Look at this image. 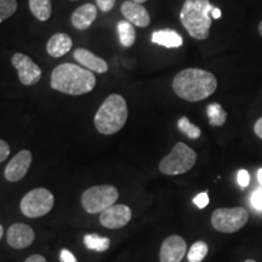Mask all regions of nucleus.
Instances as JSON below:
<instances>
[{"instance_id":"obj_1","label":"nucleus","mask_w":262,"mask_h":262,"mask_svg":"<svg viewBox=\"0 0 262 262\" xmlns=\"http://www.w3.org/2000/svg\"><path fill=\"white\" fill-rule=\"evenodd\" d=\"M217 79L210 72L201 68H187L180 73L172 80V89L182 100L188 102L203 101L216 91Z\"/></svg>"},{"instance_id":"obj_2","label":"nucleus","mask_w":262,"mask_h":262,"mask_svg":"<svg viewBox=\"0 0 262 262\" xmlns=\"http://www.w3.org/2000/svg\"><path fill=\"white\" fill-rule=\"evenodd\" d=\"M50 85L54 90L62 94L80 96L94 90L96 77L86 68L74 63H62L51 73Z\"/></svg>"},{"instance_id":"obj_3","label":"nucleus","mask_w":262,"mask_h":262,"mask_svg":"<svg viewBox=\"0 0 262 262\" xmlns=\"http://www.w3.org/2000/svg\"><path fill=\"white\" fill-rule=\"evenodd\" d=\"M212 8L209 0H186L183 3L180 19L192 38L204 40L209 37Z\"/></svg>"},{"instance_id":"obj_4","label":"nucleus","mask_w":262,"mask_h":262,"mask_svg":"<svg viewBox=\"0 0 262 262\" xmlns=\"http://www.w3.org/2000/svg\"><path fill=\"white\" fill-rule=\"evenodd\" d=\"M127 120V104L122 95H110L95 114L94 124L102 135H113L120 131Z\"/></svg>"},{"instance_id":"obj_5","label":"nucleus","mask_w":262,"mask_h":262,"mask_svg":"<svg viewBox=\"0 0 262 262\" xmlns=\"http://www.w3.org/2000/svg\"><path fill=\"white\" fill-rule=\"evenodd\" d=\"M196 162V153L183 142H178L171 152L159 163V170L164 175L176 176L191 170Z\"/></svg>"},{"instance_id":"obj_6","label":"nucleus","mask_w":262,"mask_h":262,"mask_svg":"<svg viewBox=\"0 0 262 262\" xmlns=\"http://www.w3.org/2000/svg\"><path fill=\"white\" fill-rule=\"evenodd\" d=\"M119 193L114 186L100 185L88 188L81 194V205L89 214H101L107 208L116 204Z\"/></svg>"},{"instance_id":"obj_7","label":"nucleus","mask_w":262,"mask_h":262,"mask_svg":"<svg viewBox=\"0 0 262 262\" xmlns=\"http://www.w3.org/2000/svg\"><path fill=\"white\" fill-rule=\"evenodd\" d=\"M55 204L54 194L47 188H34L26 193L19 203L22 214L29 219L41 217L52 210Z\"/></svg>"},{"instance_id":"obj_8","label":"nucleus","mask_w":262,"mask_h":262,"mask_svg":"<svg viewBox=\"0 0 262 262\" xmlns=\"http://www.w3.org/2000/svg\"><path fill=\"white\" fill-rule=\"evenodd\" d=\"M248 220L249 212L242 206L216 209L211 215L212 227L221 233H234L243 228Z\"/></svg>"},{"instance_id":"obj_9","label":"nucleus","mask_w":262,"mask_h":262,"mask_svg":"<svg viewBox=\"0 0 262 262\" xmlns=\"http://www.w3.org/2000/svg\"><path fill=\"white\" fill-rule=\"evenodd\" d=\"M12 66L18 72L19 81L26 86L35 85L41 78V70L38 64L32 61V58L25 54H15L11 58Z\"/></svg>"},{"instance_id":"obj_10","label":"nucleus","mask_w":262,"mask_h":262,"mask_svg":"<svg viewBox=\"0 0 262 262\" xmlns=\"http://www.w3.org/2000/svg\"><path fill=\"white\" fill-rule=\"evenodd\" d=\"M133 211L127 205L114 204L100 214V222L108 229H118L129 224Z\"/></svg>"},{"instance_id":"obj_11","label":"nucleus","mask_w":262,"mask_h":262,"mask_svg":"<svg viewBox=\"0 0 262 262\" xmlns=\"http://www.w3.org/2000/svg\"><path fill=\"white\" fill-rule=\"evenodd\" d=\"M33 160L32 152L28 149L19 150L14 158L6 165L4 175L9 182H18L25 178L28 172Z\"/></svg>"},{"instance_id":"obj_12","label":"nucleus","mask_w":262,"mask_h":262,"mask_svg":"<svg viewBox=\"0 0 262 262\" xmlns=\"http://www.w3.org/2000/svg\"><path fill=\"white\" fill-rule=\"evenodd\" d=\"M187 253V243L181 235H170L160 247V262H181Z\"/></svg>"},{"instance_id":"obj_13","label":"nucleus","mask_w":262,"mask_h":262,"mask_svg":"<svg viewBox=\"0 0 262 262\" xmlns=\"http://www.w3.org/2000/svg\"><path fill=\"white\" fill-rule=\"evenodd\" d=\"M35 239V233L31 226L26 224L11 225L6 232L8 244L14 249H26L32 245Z\"/></svg>"},{"instance_id":"obj_14","label":"nucleus","mask_w":262,"mask_h":262,"mask_svg":"<svg viewBox=\"0 0 262 262\" xmlns=\"http://www.w3.org/2000/svg\"><path fill=\"white\" fill-rule=\"evenodd\" d=\"M120 11L126 21L140 28L148 27L150 24V17L148 11L143 8L142 4H137L133 0H126L123 3Z\"/></svg>"},{"instance_id":"obj_15","label":"nucleus","mask_w":262,"mask_h":262,"mask_svg":"<svg viewBox=\"0 0 262 262\" xmlns=\"http://www.w3.org/2000/svg\"><path fill=\"white\" fill-rule=\"evenodd\" d=\"M73 57L81 64V67L86 68L95 73L103 74L108 71V63L103 58L96 56L93 52L86 50V49L78 48L74 50Z\"/></svg>"},{"instance_id":"obj_16","label":"nucleus","mask_w":262,"mask_h":262,"mask_svg":"<svg viewBox=\"0 0 262 262\" xmlns=\"http://www.w3.org/2000/svg\"><path fill=\"white\" fill-rule=\"evenodd\" d=\"M97 17V8L94 4H84L72 14V25L79 31H85L94 24Z\"/></svg>"},{"instance_id":"obj_17","label":"nucleus","mask_w":262,"mask_h":262,"mask_svg":"<svg viewBox=\"0 0 262 262\" xmlns=\"http://www.w3.org/2000/svg\"><path fill=\"white\" fill-rule=\"evenodd\" d=\"M73 47V41L68 34L64 33H56L49 39L47 44V51L51 57L58 58L64 56L66 54L71 51Z\"/></svg>"},{"instance_id":"obj_18","label":"nucleus","mask_w":262,"mask_h":262,"mask_svg":"<svg viewBox=\"0 0 262 262\" xmlns=\"http://www.w3.org/2000/svg\"><path fill=\"white\" fill-rule=\"evenodd\" d=\"M152 41L166 49H176L183 44V39L181 35L176 31H171V29L156 31L152 34Z\"/></svg>"},{"instance_id":"obj_19","label":"nucleus","mask_w":262,"mask_h":262,"mask_svg":"<svg viewBox=\"0 0 262 262\" xmlns=\"http://www.w3.org/2000/svg\"><path fill=\"white\" fill-rule=\"evenodd\" d=\"M29 9L35 18L39 21H48L51 17V0H29Z\"/></svg>"},{"instance_id":"obj_20","label":"nucleus","mask_w":262,"mask_h":262,"mask_svg":"<svg viewBox=\"0 0 262 262\" xmlns=\"http://www.w3.org/2000/svg\"><path fill=\"white\" fill-rule=\"evenodd\" d=\"M118 35H119V41L124 48H131L135 44L136 32L134 25L129 21H120L117 27Z\"/></svg>"},{"instance_id":"obj_21","label":"nucleus","mask_w":262,"mask_h":262,"mask_svg":"<svg viewBox=\"0 0 262 262\" xmlns=\"http://www.w3.org/2000/svg\"><path fill=\"white\" fill-rule=\"evenodd\" d=\"M84 244L89 250L98 251V253H103L110 249L111 247V239L107 237H100L96 233H90L84 235Z\"/></svg>"},{"instance_id":"obj_22","label":"nucleus","mask_w":262,"mask_h":262,"mask_svg":"<svg viewBox=\"0 0 262 262\" xmlns=\"http://www.w3.org/2000/svg\"><path fill=\"white\" fill-rule=\"evenodd\" d=\"M206 114L209 118V124L211 126H222L227 120V113L219 103H210L206 107Z\"/></svg>"},{"instance_id":"obj_23","label":"nucleus","mask_w":262,"mask_h":262,"mask_svg":"<svg viewBox=\"0 0 262 262\" xmlns=\"http://www.w3.org/2000/svg\"><path fill=\"white\" fill-rule=\"evenodd\" d=\"M178 127L182 134H185V135L188 137V139L195 140V139H199L202 135V130L196 125H194V124L189 122L187 117L180 118L178 122Z\"/></svg>"},{"instance_id":"obj_24","label":"nucleus","mask_w":262,"mask_h":262,"mask_svg":"<svg viewBox=\"0 0 262 262\" xmlns=\"http://www.w3.org/2000/svg\"><path fill=\"white\" fill-rule=\"evenodd\" d=\"M208 244L202 241L195 242L187 253L188 262H202L205 258L206 255H208Z\"/></svg>"},{"instance_id":"obj_25","label":"nucleus","mask_w":262,"mask_h":262,"mask_svg":"<svg viewBox=\"0 0 262 262\" xmlns=\"http://www.w3.org/2000/svg\"><path fill=\"white\" fill-rule=\"evenodd\" d=\"M17 10V0H0V24L11 17Z\"/></svg>"},{"instance_id":"obj_26","label":"nucleus","mask_w":262,"mask_h":262,"mask_svg":"<svg viewBox=\"0 0 262 262\" xmlns=\"http://www.w3.org/2000/svg\"><path fill=\"white\" fill-rule=\"evenodd\" d=\"M193 203H194V204L198 206L199 209L206 208V206H208V204H209V195H208V193H206V192L199 193V194L196 195L194 199H193Z\"/></svg>"},{"instance_id":"obj_27","label":"nucleus","mask_w":262,"mask_h":262,"mask_svg":"<svg viewBox=\"0 0 262 262\" xmlns=\"http://www.w3.org/2000/svg\"><path fill=\"white\" fill-rule=\"evenodd\" d=\"M117 0H96L97 8L101 10L102 12H108L111 11L116 5Z\"/></svg>"},{"instance_id":"obj_28","label":"nucleus","mask_w":262,"mask_h":262,"mask_svg":"<svg viewBox=\"0 0 262 262\" xmlns=\"http://www.w3.org/2000/svg\"><path fill=\"white\" fill-rule=\"evenodd\" d=\"M251 204L255 209L262 211V188H258L254 192V194L251 195Z\"/></svg>"},{"instance_id":"obj_29","label":"nucleus","mask_w":262,"mask_h":262,"mask_svg":"<svg viewBox=\"0 0 262 262\" xmlns=\"http://www.w3.org/2000/svg\"><path fill=\"white\" fill-rule=\"evenodd\" d=\"M237 180H238L239 186H241L242 188H245V187H248L249 182H250V175H249V172L247 171V170H241V171L238 172Z\"/></svg>"},{"instance_id":"obj_30","label":"nucleus","mask_w":262,"mask_h":262,"mask_svg":"<svg viewBox=\"0 0 262 262\" xmlns=\"http://www.w3.org/2000/svg\"><path fill=\"white\" fill-rule=\"evenodd\" d=\"M9 155H10V146L8 145V142L0 140V163L5 162Z\"/></svg>"},{"instance_id":"obj_31","label":"nucleus","mask_w":262,"mask_h":262,"mask_svg":"<svg viewBox=\"0 0 262 262\" xmlns=\"http://www.w3.org/2000/svg\"><path fill=\"white\" fill-rule=\"evenodd\" d=\"M60 260L61 262H77V258H75L74 255L70 250H66V249L61 251Z\"/></svg>"},{"instance_id":"obj_32","label":"nucleus","mask_w":262,"mask_h":262,"mask_svg":"<svg viewBox=\"0 0 262 262\" xmlns=\"http://www.w3.org/2000/svg\"><path fill=\"white\" fill-rule=\"evenodd\" d=\"M254 131H255V135H256L258 139L262 140V117L260 119H257V122L255 123Z\"/></svg>"},{"instance_id":"obj_33","label":"nucleus","mask_w":262,"mask_h":262,"mask_svg":"<svg viewBox=\"0 0 262 262\" xmlns=\"http://www.w3.org/2000/svg\"><path fill=\"white\" fill-rule=\"evenodd\" d=\"M25 262H47V260H45V257L42 256V255L34 254L31 255L28 258H26Z\"/></svg>"},{"instance_id":"obj_34","label":"nucleus","mask_w":262,"mask_h":262,"mask_svg":"<svg viewBox=\"0 0 262 262\" xmlns=\"http://www.w3.org/2000/svg\"><path fill=\"white\" fill-rule=\"evenodd\" d=\"M221 10L217 9V8H212L211 10V17L215 18V19H219L221 17Z\"/></svg>"},{"instance_id":"obj_35","label":"nucleus","mask_w":262,"mask_h":262,"mask_svg":"<svg viewBox=\"0 0 262 262\" xmlns=\"http://www.w3.org/2000/svg\"><path fill=\"white\" fill-rule=\"evenodd\" d=\"M257 180H258V182H260V185H262V168L258 170V172H257Z\"/></svg>"},{"instance_id":"obj_36","label":"nucleus","mask_w":262,"mask_h":262,"mask_svg":"<svg viewBox=\"0 0 262 262\" xmlns=\"http://www.w3.org/2000/svg\"><path fill=\"white\" fill-rule=\"evenodd\" d=\"M3 235H4V227H3V226L0 225V241H2Z\"/></svg>"},{"instance_id":"obj_37","label":"nucleus","mask_w":262,"mask_h":262,"mask_svg":"<svg viewBox=\"0 0 262 262\" xmlns=\"http://www.w3.org/2000/svg\"><path fill=\"white\" fill-rule=\"evenodd\" d=\"M133 2L137 3V4H143V3H146L147 0H133Z\"/></svg>"},{"instance_id":"obj_38","label":"nucleus","mask_w":262,"mask_h":262,"mask_svg":"<svg viewBox=\"0 0 262 262\" xmlns=\"http://www.w3.org/2000/svg\"><path fill=\"white\" fill-rule=\"evenodd\" d=\"M258 33H260V35L262 37V21L260 22V25H258Z\"/></svg>"},{"instance_id":"obj_39","label":"nucleus","mask_w":262,"mask_h":262,"mask_svg":"<svg viewBox=\"0 0 262 262\" xmlns=\"http://www.w3.org/2000/svg\"><path fill=\"white\" fill-rule=\"evenodd\" d=\"M244 262H256L255 260H247V261H244Z\"/></svg>"},{"instance_id":"obj_40","label":"nucleus","mask_w":262,"mask_h":262,"mask_svg":"<svg viewBox=\"0 0 262 262\" xmlns=\"http://www.w3.org/2000/svg\"><path fill=\"white\" fill-rule=\"evenodd\" d=\"M72 2H77V0H72Z\"/></svg>"}]
</instances>
